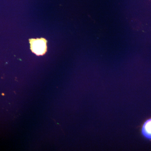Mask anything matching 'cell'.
I'll return each mask as SVG.
<instances>
[{"label":"cell","instance_id":"obj_2","mask_svg":"<svg viewBox=\"0 0 151 151\" xmlns=\"http://www.w3.org/2000/svg\"><path fill=\"white\" fill-rule=\"evenodd\" d=\"M141 134L146 139L151 141V118L147 119L143 123L141 128Z\"/></svg>","mask_w":151,"mask_h":151},{"label":"cell","instance_id":"obj_1","mask_svg":"<svg viewBox=\"0 0 151 151\" xmlns=\"http://www.w3.org/2000/svg\"><path fill=\"white\" fill-rule=\"evenodd\" d=\"M30 43L32 50L37 55H42L46 52V41L44 39L31 40Z\"/></svg>","mask_w":151,"mask_h":151}]
</instances>
